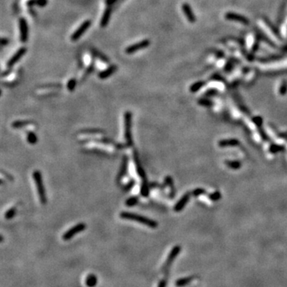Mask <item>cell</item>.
<instances>
[{
    "label": "cell",
    "instance_id": "obj_1",
    "mask_svg": "<svg viewBox=\"0 0 287 287\" xmlns=\"http://www.w3.org/2000/svg\"><path fill=\"white\" fill-rule=\"evenodd\" d=\"M120 217L122 219L136 221V222H140V223L143 224L144 226L149 227L150 228H156L158 227V222L156 220H153V219L145 217L144 215H140L136 213L123 211L120 214Z\"/></svg>",
    "mask_w": 287,
    "mask_h": 287
},
{
    "label": "cell",
    "instance_id": "obj_2",
    "mask_svg": "<svg viewBox=\"0 0 287 287\" xmlns=\"http://www.w3.org/2000/svg\"><path fill=\"white\" fill-rule=\"evenodd\" d=\"M33 178L34 180L36 188H37L38 194H39L40 202L42 203V204H46V202H47V198H46V189H45V187H44L42 174H41L40 171H39V170H35L34 172H33Z\"/></svg>",
    "mask_w": 287,
    "mask_h": 287
},
{
    "label": "cell",
    "instance_id": "obj_3",
    "mask_svg": "<svg viewBox=\"0 0 287 287\" xmlns=\"http://www.w3.org/2000/svg\"><path fill=\"white\" fill-rule=\"evenodd\" d=\"M124 139L126 141V145L132 147L133 145V137H132V112L126 111L124 115Z\"/></svg>",
    "mask_w": 287,
    "mask_h": 287
},
{
    "label": "cell",
    "instance_id": "obj_4",
    "mask_svg": "<svg viewBox=\"0 0 287 287\" xmlns=\"http://www.w3.org/2000/svg\"><path fill=\"white\" fill-rule=\"evenodd\" d=\"M86 228V224L84 222H79L77 225L74 226L73 227H71L70 229H69L68 231H65L62 235V239L65 241H68V240L71 239L74 237V235H76L77 234H79L81 231H85Z\"/></svg>",
    "mask_w": 287,
    "mask_h": 287
},
{
    "label": "cell",
    "instance_id": "obj_5",
    "mask_svg": "<svg viewBox=\"0 0 287 287\" xmlns=\"http://www.w3.org/2000/svg\"><path fill=\"white\" fill-rule=\"evenodd\" d=\"M181 250V247L180 246H175L172 249V250L170 251L169 254L168 256V258L166 259L164 264L162 266V271L164 272L168 270V268L170 267V266L172 265V263H173V261L175 260V258H176V256L180 254Z\"/></svg>",
    "mask_w": 287,
    "mask_h": 287
},
{
    "label": "cell",
    "instance_id": "obj_6",
    "mask_svg": "<svg viewBox=\"0 0 287 287\" xmlns=\"http://www.w3.org/2000/svg\"><path fill=\"white\" fill-rule=\"evenodd\" d=\"M149 45H150V41L149 39H144V40H142L140 42H137V43L133 44L131 46H128L125 49V53L128 54V55H132V54L137 52L140 50H143L149 47Z\"/></svg>",
    "mask_w": 287,
    "mask_h": 287
},
{
    "label": "cell",
    "instance_id": "obj_7",
    "mask_svg": "<svg viewBox=\"0 0 287 287\" xmlns=\"http://www.w3.org/2000/svg\"><path fill=\"white\" fill-rule=\"evenodd\" d=\"M91 25V21L90 20H86L82 24L79 26L78 28L74 31V33L71 35V40L75 42L80 39L81 36L85 34V32L89 28V26Z\"/></svg>",
    "mask_w": 287,
    "mask_h": 287
},
{
    "label": "cell",
    "instance_id": "obj_8",
    "mask_svg": "<svg viewBox=\"0 0 287 287\" xmlns=\"http://www.w3.org/2000/svg\"><path fill=\"white\" fill-rule=\"evenodd\" d=\"M19 30H20V41L23 43L27 42L29 35V29L27 22L24 18H21L19 19Z\"/></svg>",
    "mask_w": 287,
    "mask_h": 287
},
{
    "label": "cell",
    "instance_id": "obj_9",
    "mask_svg": "<svg viewBox=\"0 0 287 287\" xmlns=\"http://www.w3.org/2000/svg\"><path fill=\"white\" fill-rule=\"evenodd\" d=\"M133 160L135 162L136 169H137V172L139 176L142 179L146 178L147 176H146L145 172H144V170L143 167H142L141 163H140V159L139 158L138 152H137L136 149H133Z\"/></svg>",
    "mask_w": 287,
    "mask_h": 287
},
{
    "label": "cell",
    "instance_id": "obj_10",
    "mask_svg": "<svg viewBox=\"0 0 287 287\" xmlns=\"http://www.w3.org/2000/svg\"><path fill=\"white\" fill-rule=\"evenodd\" d=\"M191 192H187L181 197L180 200H178L175 205L174 206V211L175 212H180L185 207V206L187 205V203L189 201L190 198H191Z\"/></svg>",
    "mask_w": 287,
    "mask_h": 287
},
{
    "label": "cell",
    "instance_id": "obj_11",
    "mask_svg": "<svg viewBox=\"0 0 287 287\" xmlns=\"http://www.w3.org/2000/svg\"><path fill=\"white\" fill-rule=\"evenodd\" d=\"M26 53V48L25 47H22L20 48L19 50H18L17 52L13 55L12 57L11 58V59L9 60L8 62H7V67L8 68H11V67L14 66L16 63H17L18 61H19L20 59L22 58V57L25 55Z\"/></svg>",
    "mask_w": 287,
    "mask_h": 287
},
{
    "label": "cell",
    "instance_id": "obj_12",
    "mask_svg": "<svg viewBox=\"0 0 287 287\" xmlns=\"http://www.w3.org/2000/svg\"><path fill=\"white\" fill-rule=\"evenodd\" d=\"M225 17H226L227 19H228V20L236 21V22H238V23H243V24H246V25L250 23V21L247 19V18L244 17V16H243V15H240V14H235V13L228 12L227 14H226Z\"/></svg>",
    "mask_w": 287,
    "mask_h": 287
},
{
    "label": "cell",
    "instance_id": "obj_13",
    "mask_svg": "<svg viewBox=\"0 0 287 287\" xmlns=\"http://www.w3.org/2000/svg\"><path fill=\"white\" fill-rule=\"evenodd\" d=\"M240 144L239 140L238 139H224V140H220L218 142V145L220 148H227V147H235V146L238 145Z\"/></svg>",
    "mask_w": 287,
    "mask_h": 287
},
{
    "label": "cell",
    "instance_id": "obj_14",
    "mask_svg": "<svg viewBox=\"0 0 287 287\" xmlns=\"http://www.w3.org/2000/svg\"><path fill=\"white\" fill-rule=\"evenodd\" d=\"M128 157L126 156H124L123 157L122 163H121V169L119 171V173L117 175V180L120 181L123 179V177L126 175L127 170H128Z\"/></svg>",
    "mask_w": 287,
    "mask_h": 287
},
{
    "label": "cell",
    "instance_id": "obj_15",
    "mask_svg": "<svg viewBox=\"0 0 287 287\" xmlns=\"http://www.w3.org/2000/svg\"><path fill=\"white\" fill-rule=\"evenodd\" d=\"M182 10L184 11V14L187 17V20L190 22V23H195L196 22V16L194 15L193 14V11L191 10V7L189 6V4L187 3H184L182 6Z\"/></svg>",
    "mask_w": 287,
    "mask_h": 287
},
{
    "label": "cell",
    "instance_id": "obj_16",
    "mask_svg": "<svg viewBox=\"0 0 287 287\" xmlns=\"http://www.w3.org/2000/svg\"><path fill=\"white\" fill-rule=\"evenodd\" d=\"M117 65H110V66H109V68H107L106 70L100 72V73L98 74V77L100 79H102V80L108 78V77H110L111 75H112V74L117 71Z\"/></svg>",
    "mask_w": 287,
    "mask_h": 287
},
{
    "label": "cell",
    "instance_id": "obj_17",
    "mask_svg": "<svg viewBox=\"0 0 287 287\" xmlns=\"http://www.w3.org/2000/svg\"><path fill=\"white\" fill-rule=\"evenodd\" d=\"M149 191H150V184L148 182V179H142L141 185H140V195L143 197H148L149 196Z\"/></svg>",
    "mask_w": 287,
    "mask_h": 287
},
{
    "label": "cell",
    "instance_id": "obj_18",
    "mask_svg": "<svg viewBox=\"0 0 287 287\" xmlns=\"http://www.w3.org/2000/svg\"><path fill=\"white\" fill-rule=\"evenodd\" d=\"M111 14H112V8L111 7H107L106 10L104 12L103 16L102 18V20H101V27L104 28L107 25L109 24V19H110L111 17Z\"/></svg>",
    "mask_w": 287,
    "mask_h": 287
},
{
    "label": "cell",
    "instance_id": "obj_19",
    "mask_svg": "<svg viewBox=\"0 0 287 287\" xmlns=\"http://www.w3.org/2000/svg\"><path fill=\"white\" fill-rule=\"evenodd\" d=\"M97 284V277L93 274H89L86 279V285L88 287H94Z\"/></svg>",
    "mask_w": 287,
    "mask_h": 287
},
{
    "label": "cell",
    "instance_id": "obj_20",
    "mask_svg": "<svg viewBox=\"0 0 287 287\" xmlns=\"http://www.w3.org/2000/svg\"><path fill=\"white\" fill-rule=\"evenodd\" d=\"M164 182H165V184H166L167 186H168V187H169L170 188H171V194H170V198H173L174 196H175V187H174L173 179H172L171 176H169V175H168V176H166L164 178Z\"/></svg>",
    "mask_w": 287,
    "mask_h": 287
},
{
    "label": "cell",
    "instance_id": "obj_21",
    "mask_svg": "<svg viewBox=\"0 0 287 287\" xmlns=\"http://www.w3.org/2000/svg\"><path fill=\"white\" fill-rule=\"evenodd\" d=\"M225 164L227 165V168L233 170H238L242 167V163L238 160H230V159H227V160L225 161Z\"/></svg>",
    "mask_w": 287,
    "mask_h": 287
},
{
    "label": "cell",
    "instance_id": "obj_22",
    "mask_svg": "<svg viewBox=\"0 0 287 287\" xmlns=\"http://www.w3.org/2000/svg\"><path fill=\"white\" fill-rule=\"evenodd\" d=\"M33 124L31 121H16L11 124V126L14 128H22L23 127Z\"/></svg>",
    "mask_w": 287,
    "mask_h": 287
},
{
    "label": "cell",
    "instance_id": "obj_23",
    "mask_svg": "<svg viewBox=\"0 0 287 287\" xmlns=\"http://www.w3.org/2000/svg\"><path fill=\"white\" fill-rule=\"evenodd\" d=\"M285 150V148L284 145H280V144H273L271 145L270 146V149H269V152L272 154H275V153H278V152H283V151Z\"/></svg>",
    "mask_w": 287,
    "mask_h": 287
},
{
    "label": "cell",
    "instance_id": "obj_24",
    "mask_svg": "<svg viewBox=\"0 0 287 287\" xmlns=\"http://www.w3.org/2000/svg\"><path fill=\"white\" fill-rule=\"evenodd\" d=\"M192 279V277H187V278H183V279H178L175 282V285L177 287H183L184 285H187V284H189L191 282Z\"/></svg>",
    "mask_w": 287,
    "mask_h": 287
},
{
    "label": "cell",
    "instance_id": "obj_25",
    "mask_svg": "<svg viewBox=\"0 0 287 287\" xmlns=\"http://www.w3.org/2000/svg\"><path fill=\"white\" fill-rule=\"evenodd\" d=\"M26 139H27V142H28L30 144H32V145L35 144L38 142L37 136H36V134L32 131L27 132Z\"/></svg>",
    "mask_w": 287,
    "mask_h": 287
},
{
    "label": "cell",
    "instance_id": "obj_26",
    "mask_svg": "<svg viewBox=\"0 0 287 287\" xmlns=\"http://www.w3.org/2000/svg\"><path fill=\"white\" fill-rule=\"evenodd\" d=\"M205 85L204 81H197V82H195L194 84L191 85L189 88V90L191 93H196L197 91H199L202 87Z\"/></svg>",
    "mask_w": 287,
    "mask_h": 287
},
{
    "label": "cell",
    "instance_id": "obj_27",
    "mask_svg": "<svg viewBox=\"0 0 287 287\" xmlns=\"http://www.w3.org/2000/svg\"><path fill=\"white\" fill-rule=\"evenodd\" d=\"M139 202V198L138 196H133L129 197L128 199H127L125 200V206L126 207H133V206H135Z\"/></svg>",
    "mask_w": 287,
    "mask_h": 287
},
{
    "label": "cell",
    "instance_id": "obj_28",
    "mask_svg": "<svg viewBox=\"0 0 287 287\" xmlns=\"http://www.w3.org/2000/svg\"><path fill=\"white\" fill-rule=\"evenodd\" d=\"M221 198H222V194L219 191H215L214 192L208 195V199L213 202L219 201Z\"/></svg>",
    "mask_w": 287,
    "mask_h": 287
},
{
    "label": "cell",
    "instance_id": "obj_29",
    "mask_svg": "<svg viewBox=\"0 0 287 287\" xmlns=\"http://www.w3.org/2000/svg\"><path fill=\"white\" fill-rule=\"evenodd\" d=\"M81 133H82V134H102V133H104L105 132L102 129H96V128H93V129H90V128H87V129H83L81 130L80 131Z\"/></svg>",
    "mask_w": 287,
    "mask_h": 287
},
{
    "label": "cell",
    "instance_id": "obj_30",
    "mask_svg": "<svg viewBox=\"0 0 287 287\" xmlns=\"http://www.w3.org/2000/svg\"><path fill=\"white\" fill-rule=\"evenodd\" d=\"M198 104L200 105H202V106H205V107H210L213 105V102L212 101H211L210 99L207 97H203L200 98L198 100Z\"/></svg>",
    "mask_w": 287,
    "mask_h": 287
},
{
    "label": "cell",
    "instance_id": "obj_31",
    "mask_svg": "<svg viewBox=\"0 0 287 287\" xmlns=\"http://www.w3.org/2000/svg\"><path fill=\"white\" fill-rule=\"evenodd\" d=\"M16 211H17V210H16L15 207H11L8 211H7V212L5 213V218L7 219H13L15 216Z\"/></svg>",
    "mask_w": 287,
    "mask_h": 287
},
{
    "label": "cell",
    "instance_id": "obj_32",
    "mask_svg": "<svg viewBox=\"0 0 287 287\" xmlns=\"http://www.w3.org/2000/svg\"><path fill=\"white\" fill-rule=\"evenodd\" d=\"M76 86H77V81H76V79H70V80H69L68 83H67V89L70 92H73L75 89Z\"/></svg>",
    "mask_w": 287,
    "mask_h": 287
},
{
    "label": "cell",
    "instance_id": "obj_33",
    "mask_svg": "<svg viewBox=\"0 0 287 287\" xmlns=\"http://www.w3.org/2000/svg\"><path fill=\"white\" fill-rule=\"evenodd\" d=\"M279 94L282 95V96H284V95L286 94L287 93V81H283L282 82V84L280 85L279 86Z\"/></svg>",
    "mask_w": 287,
    "mask_h": 287
},
{
    "label": "cell",
    "instance_id": "obj_34",
    "mask_svg": "<svg viewBox=\"0 0 287 287\" xmlns=\"http://www.w3.org/2000/svg\"><path fill=\"white\" fill-rule=\"evenodd\" d=\"M205 194H206V190L203 189V188H201V187L196 188V189H194L191 191V195H192L194 197H198V196Z\"/></svg>",
    "mask_w": 287,
    "mask_h": 287
},
{
    "label": "cell",
    "instance_id": "obj_35",
    "mask_svg": "<svg viewBox=\"0 0 287 287\" xmlns=\"http://www.w3.org/2000/svg\"><path fill=\"white\" fill-rule=\"evenodd\" d=\"M252 121H253V123H254V124H255L257 128L263 126V119L261 117H259V116H256V117H253L252 118Z\"/></svg>",
    "mask_w": 287,
    "mask_h": 287
},
{
    "label": "cell",
    "instance_id": "obj_36",
    "mask_svg": "<svg viewBox=\"0 0 287 287\" xmlns=\"http://www.w3.org/2000/svg\"><path fill=\"white\" fill-rule=\"evenodd\" d=\"M258 132L259 135H260V137H262V139H263V140H264V141H268V140H270V138H269V137H267V135L266 134L265 131L263 130V126L258 127Z\"/></svg>",
    "mask_w": 287,
    "mask_h": 287
},
{
    "label": "cell",
    "instance_id": "obj_37",
    "mask_svg": "<svg viewBox=\"0 0 287 287\" xmlns=\"http://www.w3.org/2000/svg\"><path fill=\"white\" fill-rule=\"evenodd\" d=\"M216 94H218L217 90L215 89H208V90L205 93L204 96L206 97H215Z\"/></svg>",
    "mask_w": 287,
    "mask_h": 287
},
{
    "label": "cell",
    "instance_id": "obj_38",
    "mask_svg": "<svg viewBox=\"0 0 287 287\" xmlns=\"http://www.w3.org/2000/svg\"><path fill=\"white\" fill-rule=\"evenodd\" d=\"M135 184H136L135 180H132L129 181V183H128V184H127L126 185H125V187H124V190H125V191H128V190L131 189V188L133 187V186L135 185Z\"/></svg>",
    "mask_w": 287,
    "mask_h": 287
},
{
    "label": "cell",
    "instance_id": "obj_39",
    "mask_svg": "<svg viewBox=\"0 0 287 287\" xmlns=\"http://www.w3.org/2000/svg\"><path fill=\"white\" fill-rule=\"evenodd\" d=\"M36 4H38L41 7H45L47 4V0H37Z\"/></svg>",
    "mask_w": 287,
    "mask_h": 287
},
{
    "label": "cell",
    "instance_id": "obj_40",
    "mask_svg": "<svg viewBox=\"0 0 287 287\" xmlns=\"http://www.w3.org/2000/svg\"><path fill=\"white\" fill-rule=\"evenodd\" d=\"M2 174H3V175H6V177H7V179H8L9 180H11V181L14 180V178H13V177L11 176V175H9L8 173H6V172H4L3 170H2Z\"/></svg>",
    "mask_w": 287,
    "mask_h": 287
},
{
    "label": "cell",
    "instance_id": "obj_41",
    "mask_svg": "<svg viewBox=\"0 0 287 287\" xmlns=\"http://www.w3.org/2000/svg\"><path fill=\"white\" fill-rule=\"evenodd\" d=\"M166 285H167V282L165 280H161L160 282H159V284H158V286L157 287H166Z\"/></svg>",
    "mask_w": 287,
    "mask_h": 287
},
{
    "label": "cell",
    "instance_id": "obj_42",
    "mask_svg": "<svg viewBox=\"0 0 287 287\" xmlns=\"http://www.w3.org/2000/svg\"><path fill=\"white\" fill-rule=\"evenodd\" d=\"M8 43H9L8 39H6V38H3L2 40H1V44H2V46H6V45H7Z\"/></svg>",
    "mask_w": 287,
    "mask_h": 287
},
{
    "label": "cell",
    "instance_id": "obj_43",
    "mask_svg": "<svg viewBox=\"0 0 287 287\" xmlns=\"http://www.w3.org/2000/svg\"><path fill=\"white\" fill-rule=\"evenodd\" d=\"M116 1H117V0H106V3L109 6H111V5H112V4H113Z\"/></svg>",
    "mask_w": 287,
    "mask_h": 287
},
{
    "label": "cell",
    "instance_id": "obj_44",
    "mask_svg": "<svg viewBox=\"0 0 287 287\" xmlns=\"http://www.w3.org/2000/svg\"><path fill=\"white\" fill-rule=\"evenodd\" d=\"M282 137H285V138L286 139V140H287V136H282Z\"/></svg>",
    "mask_w": 287,
    "mask_h": 287
}]
</instances>
